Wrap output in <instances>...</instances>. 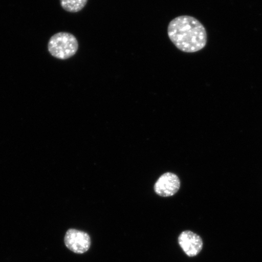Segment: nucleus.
Segmentation results:
<instances>
[{"instance_id":"nucleus-1","label":"nucleus","mask_w":262,"mask_h":262,"mask_svg":"<svg viewBox=\"0 0 262 262\" xmlns=\"http://www.w3.org/2000/svg\"><path fill=\"white\" fill-rule=\"evenodd\" d=\"M168 34L176 47L186 53L201 51L207 43V32L204 25L191 16L173 19L168 25Z\"/></svg>"},{"instance_id":"nucleus-2","label":"nucleus","mask_w":262,"mask_h":262,"mask_svg":"<svg viewBox=\"0 0 262 262\" xmlns=\"http://www.w3.org/2000/svg\"><path fill=\"white\" fill-rule=\"evenodd\" d=\"M48 48L52 56L59 60H67L77 53L78 42L77 38L71 33L61 32L52 36Z\"/></svg>"},{"instance_id":"nucleus-3","label":"nucleus","mask_w":262,"mask_h":262,"mask_svg":"<svg viewBox=\"0 0 262 262\" xmlns=\"http://www.w3.org/2000/svg\"><path fill=\"white\" fill-rule=\"evenodd\" d=\"M66 247L75 254H81L89 251L91 238L87 232L71 228L66 232L64 238Z\"/></svg>"},{"instance_id":"nucleus-4","label":"nucleus","mask_w":262,"mask_h":262,"mask_svg":"<svg viewBox=\"0 0 262 262\" xmlns=\"http://www.w3.org/2000/svg\"><path fill=\"white\" fill-rule=\"evenodd\" d=\"M180 247L188 257H195L204 247V242L199 235L191 231L181 232L178 238Z\"/></svg>"},{"instance_id":"nucleus-5","label":"nucleus","mask_w":262,"mask_h":262,"mask_svg":"<svg viewBox=\"0 0 262 262\" xmlns=\"http://www.w3.org/2000/svg\"><path fill=\"white\" fill-rule=\"evenodd\" d=\"M180 187L179 177L175 173L166 172L157 180L155 185V191L157 194L168 198L176 194Z\"/></svg>"},{"instance_id":"nucleus-6","label":"nucleus","mask_w":262,"mask_h":262,"mask_svg":"<svg viewBox=\"0 0 262 262\" xmlns=\"http://www.w3.org/2000/svg\"><path fill=\"white\" fill-rule=\"evenodd\" d=\"M88 0H60L61 8L71 13H77L86 6Z\"/></svg>"}]
</instances>
